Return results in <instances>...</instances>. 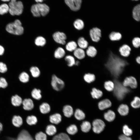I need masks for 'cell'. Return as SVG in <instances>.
<instances>
[{"mask_svg":"<svg viewBox=\"0 0 140 140\" xmlns=\"http://www.w3.org/2000/svg\"><path fill=\"white\" fill-rule=\"evenodd\" d=\"M128 64L126 61L111 52L105 66L111 76L116 79L120 76L125 67Z\"/></svg>","mask_w":140,"mask_h":140,"instance_id":"1","label":"cell"},{"mask_svg":"<svg viewBox=\"0 0 140 140\" xmlns=\"http://www.w3.org/2000/svg\"><path fill=\"white\" fill-rule=\"evenodd\" d=\"M115 85L113 94L118 101H121L123 100L127 95L130 92L131 90L128 87H124L122 82L117 80H113Z\"/></svg>","mask_w":140,"mask_h":140,"instance_id":"2","label":"cell"},{"mask_svg":"<svg viewBox=\"0 0 140 140\" xmlns=\"http://www.w3.org/2000/svg\"><path fill=\"white\" fill-rule=\"evenodd\" d=\"M31 10L34 17L45 16L49 12L50 8L45 4L38 3L32 6Z\"/></svg>","mask_w":140,"mask_h":140,"instance_id":"3","label":"cell"},{"mask_svg":"<svg viewBox=\"0 0 140 140\" xmlns=\"http://www.w3.org/2000/svg\"><path fill=\"white\" fill-rule=\"evenodd\" d=\"M6 30L9 33L17 35L22 34L24 30L21 22L18 19H16L13 22L8 24Z\"/></svg>","mask_w":140,"mask_h":140,"instance_id":"4","label":"cell"},{"mask_svg":"<svg viewBox=\"0 0 140 140\" xmlns=\"http://www.w3.org/2000/svg\"><path fill=\"white\" fill-rule=\"evenodd\" d=\"M9 12L12 15H19L22 14L24 6L22 2L17 0H10L9 4Z\"/></svg>","mask_w":140,"mask_h":140,"instance_id":"5","label":"cell"},{"mask_svg":"<svg viewBox=\"0 0 140 140\" xmlns=\"http://www.w3.org/2000/svg\"><path fill=\"white\" fill-rule=\"evenodd\" d=\"M92 130L95 133L100 134L103 132L106 127L104 122L100 119H96L92 123Z\"/></svg>","mask_w":140,"mask_h":140,"instance_id":"6","label":"cell"},{"mask_svg":"<svg viewBox=\"0 0 140 140\" xmlns=\"http://www.w3.org/2000/svg\"><path fill=\"white\" fill-rule=\"evenodd\" d=\"M51 84L52 88L57 91L62 90L65 85L64 82L55 74L52 76Z\"/></svg>","mask_w":140,"mask_h":140,"instance_id":"7","label":"cell"},{"mask_svg":"<svg viewBox=\"0 0 140 140\" xmlns=\"http://www.w3.org/2000/svg\"><path fill=\"white\" fill-rule=\"evenodd\" d=\"M125 87H130L132 89H136L138 86V82L136 78L132 76L127 77L122 82Z\"/></svg>","mask_w":140,"mask_h":140,"instance_id":"8","label":"cell"},{"mask_svg":"<svg viewBox=\"0 0 140 140\" xmlns=\"http://www.w3.org/2000/svg\"><path fill=\"white\" fill-rule=\"evenodd\" d=\"M53 37L56 43L62 45L65 44L67 36L64 32L59 31L55 32L53 35Z\"/></svg>","mask_w":140,"mask_h":140,"instance_id":"9","label":"cell"},{"mask_svg":"<svg viewBox=\"0 0 140 140\" xmlns=\"http://www.w3.org/2000/svg\"><path fill=\"white\" fill-rule=\"evenodd\" d=\"M82 0H65L66 4L72 10L76 11L81 7Z\"/></svg>","mask_w":140,"mask_h":140,"instance_id":"10","label":"cell"},{"mask_svg":"<svg viewBox=\"0 0 140 140\" xmlns=\"http://www.w3.org/2000/svg\"><path fill=\"white\" fill-rule=\"evenodd\" d=\"M101 31L99 28L95 27L90 29L89 34L92 40L95 42L99 41L101 36Z\"/></svg>","mask_w":140,"mask_h":140,"instance_id":"11","label":"cell"},{"mask_svg":"<svg viewBox=\"0 0 140 140\" xmlns=\"http://www.w3.org/2000/svg\"><path fill=\"white\" fill-rule=\"evenodd\" d=\"M112 105L111 102L109 99H105L98 102V107L100 110L103 111L111 107Z\"/></svg>","mask_w":140,"mask_h":140,"instance_id":"12","label":"cell"},{"mask_svg":"<svg viewBox=\"0 0 140 140\" xmlns=\"http://www.w3.org/2000/svg\"><path fill=\"white\" fill-rule=\"evenodd\" d=\"M62 116L59 113H56L50 116L49 120L51 124L57 125L61 121Z\"/></svg>","mask_w":140,"mask_h":140,"instance_id":"13","label":"cell"},{"mask_svg":"<svg viewBox=\"0 0 140 140\" xmlns=\"http://www.w3.org/2000/svg\"><path fill=\"white\" fill-rule=\"evenodd\" d=\"M117 110L120 115L125 116L129 114L130 109L129 106L127 104L122 103L119 106Z\"/></svg>","mask_w":140,"mask_h":140,"instance_id":"14","label":"cell"},{"mask_svg":"<svg viewBox=\"0 0 140 140\" xmlns=\"http://www.w3.org/2000/svg\"><path fill=\"white\" fill-rule=\"evenodd\" d=\"M104 119L108 122H111L114 121L116 117L115 113L113 110H109L103 114Z\"/></svg>","mask_w":140,"mask_h":140,"instance_id":"15","label":"cell"},{"mask_svg":"<svg viewBox=\"0 0 140 140\" xmlns=\"http://www.w3.org/2000/svg\"><path fill=\"white\" fill-rule=\"evenodd\" d=\"M23 108L26 110L30 111L32 110L34 107V104L33 101L30 99H26L22 101Z\"/></svg>","mask_w":140,"mask_h":140,"instance_id":"16","label":"cell"},{"mask_svg":"<svg viewBox=\"0 0 140 140\" xmlns=\"http://www.w3.org/2000/svg\"><path fill=\"white\" fill-rule=\"evenodd\" d=\"M62 112L64 116L66 118H70L73 115L74 111L72 107L70 105L64 106L62 109Z\"/></svg>","mask_w":140,"mask_h":140,"instance_id":"17","label":"cell"},{"mask_svg":"<svg viewBox=\"0 0 140 140\" xmlns=\"http://www.w3.org/2000/svg\"><path fill=\"white\" fill-rule=\"evenodd\" d=\"M92 127L90 122L86 120L82 121L80 125V130L85 133L89 132L91 130Z\"/></svg>","mask_w":140,"mask_h":140,"instance_id":"18","label":"cell"},{"mask_svg":"<svg viewBox=\"0 0 140 140\" xmlns=\"http://www.w3.org/2000/svg\"><path fill=\"white\" fill-rule=\"evenodd\" d=\"M131 48L128 45L124 44L119 48V51L120 54L122 56L127 57L130 54Z\"/></svg>","mask_w":140,"mask_h":140,"instance_id":"19","label":"cell"},{"mask_svg":"<svg viewBox=\"0 0 140 140\" xmlns=\"http://www.w3.org/2000/svg\"><path fill=\"white\" fill-rule=\"evenodd\" d=\"M45 133L48 136H53L57 133L56 127L52 124L47 125L45 128Z\"/></svg>","mask_w":140,"mask_h":140,"instance_id":"20","label":"cell"},{"mask_svg":"<svg viewBox=\"0 0 140 140\" xmlns=\"http://www.w3.org/2000/svg\"><path fill=\"white\" fill-rule=\"evenodd\" d=\"M90 94L93 99H98L101 98L103 94L102 91L95 87H93L92 88Z\"/></svg>","mask_w":140,"mask_h":140,"instance_id":"21","label":"cell"},{"mask_svg":"<svg viewBox=\"0 0 140 140\" xmlns=\"http://www.w3.org/2000/svg\"><path fill=\"white\" fill-rule=\"evenodd\" d=\"M23 123L22 117L20 116L14 115L12 119V123L15 127L19 128L22 125Z\"/></svg>","mask_w":140,"mask_h":140,"instance_id":"22","label":"cell"},{"mask_svg":"<svg viewBox=\"0 0 140 140\" xmlns=\"http://www.w3.org/2000/svg\"><path fill=\"white\" fill-rule=\"evenodd\" d=\"M52 140H71L69 135L65 132H60L53 136Z\"/></svg>","mask_w":140,"mask_h":140,"instance_id":"23","label":"cell"},{"mask_svg":"<svg viewBox=\"0 0 140 140\" xmlns=\"http://www.w3.org/2000/svg\"><path fill=\"white\" fill-rule=\"evenodd\" d=\"M74 116L75 118L78 121L84 120L86 117L85 113L80 109H77L74 113Z\"/></svg>","mask_w":140,"mask_h":140,"instance_id":"24","label":"cell"},{"mask_svg":"<svg viewBox=\"0 0 140 140\" xmlns=\"http://www.w3.org/2000/svg\"><path fill=\"white\" fill-rule=\"evenodd\" d=\"M39 109L40 113L43 114H48L51 110L50 106L46 102L42 103L40 106Z\"/></svg>","mask_w":140,"mask_h":140,"instance_id":"25","label":"cell"},{"mask_svg":"<svg viewBox=\"0 0 140 140\" xmlns=\"http://www.w3.org/2000/svg\"><path fill=\"white\" fill-rule=\"evenodd\" d=\"M73 54L76 58L80 60L83 59L85 56L84 51L80 48H77L74 51Z\"/></svg>","mask_w":140,"mask_h":140,"instance_id":"26","label":"cell"},{"mask_svg":"<svg viewBox=\"0 0 140 140\" xmlns=\"http://www.w3.org/2000/svg\"><path fill=\"white\" fill-rule=\"evenodd\" d=\"M66 131L68 135H73L77 133L78 129L76 125L72 124L69 125L66 128Z\"/></svg>","mask_w":140,"mask_h":140,"instance_id":"27","label":"cell"},{"mask_svg":"<svg viewBox=\"0 0 140 140\" xmlns=\"http://www.w3.org/2000/svg\"><path fill=\"white\" fill-rule=\"evenodd\" d=\"M22 98L17 95L12 96L11 98V102L12 104L15 106H18L22 103Z\"/></svg>","mask_w":140,"mask_h":140,"instance_id":"28","label":"cell"},{"mask_svg":"<svg viewBox=\"0 0 140 140\" xmlns=\"http://www.w3.org/2000/svg\"><path fill=\"white\" fill-rule=\"evenodd\" d=\"M83 78L86 82L90 83L95 81L96 76L93 73H88L84 75Z\"/></svg>","mask_w":140,"mask_h":140,"instance_id":"29","label":"cell"},{"mask_svg":"<svg viewBox=\"0 0 140 140\" xmlns=\"http://www.w3.org/2000/svg\"><path fill=\"white\" fill-rule=\"evenodd\" d=\"M65 53V50L62 47H59L55 51L54 56L56 58L61 59L64 56Z\"/></svg>","mask_w":140,"mask_h":140,"instance_id":"30","label":"cell"},{"mask_svg":"<svg viewBox=\"0 0 140 140\" xmlns=\"http://www.w3.org/2000/svg\"><path fill=\"white\" fill-rule=\"evenodd\" d=\"M140 5L138 4L135 6L132 11V16L135 20L138 21L140 20Z\"/></svg>","mask_w":140,"mask_h":140,"instance_id":"31","label":"cell"},{"mask_svg":"<svg viewBox=\"0 0 140 140\" xmlns=\"http://www.w3.org/2000/svg\"><path fill=\"white\" fill-rule=\"evenodd\" d=\"M104 87L105 89L107 91L112 92L114 88V82L111 80L106 81L104 83Z\"/></svg>","mask_w":140,"mask_h":140,"instance_id":"32","label":"cell"},{"mask_svg":"<svg viewBox=\"0 0 140 140\" xmlns=\"http://www.w3.org/2000/svg\"><path fill=\"white\" fill-rule=\"evenodd\" d=\"M26 121L28 124L32 126L36 124L38 122V119L36 116L32 115L27 116L26 118Z\"/></svg>","mask_w":140,"mask_h":140,"instance_id":"33","label":"cell"},{"mask_svg":"<svg viewBox=\"0 0 140 140\" xmlns=\"http://www.w3.org/2000/svg\"><path fill=\"white\" fill-rule=\"evenodd\" d=\"M77 44L80 48L83 49L88 47V43L84 37H81L78 39Z\"/></svg>","mask_w":140,"mask_h":140,"instance_id":"34","label":"cell"},{"mask_svg":"<svg viewBox=\"0 0 140 140\" xmlns=\"http://www.w3.org/2000/svg\"><path fill=\"white\" fill-rule=\"evenodd\" d=\"M130 105L132 108L135 109H137L140 106V99L138 96H135L130 102Z\"/></svg>","mask_w":140,"mask_h":140,"instance_id":"35","label":"cell"},{"mask_svg":"<svg viewBox=\"0 0 140 140\" xmlns=\"http://www.w3.org/2000/svg\"><path fill=\"white\" fill-rule=\"evenodd\" d=\"M66 50L69 52L74 51L77 48V44L74 41H71L68 42L66 45Z\"/></svg>","mask_w":140,"mask_h":140,"instance_id":"36","label":"cell"},{"mask_svg":"<svg viewBox=\"0 0 140 140\" xmlns=\"http://www.w3.org/2000/svg\"><path fill=\"white\" fill-rule=\"evenodd\" d=\"M97 50L96 48L92 46H89L88 47L86 51L87 55L90 57H94L97 53Z\"/></svg>","mask_w":140,"mask_h":140,"instance_id":"37","label":"cell"},{"mask_svg":"<svg viewBox=\"0 0 140 140\" xmlns=\"http://www.w3.org/2000/svg\"><path fill=\"white\" fill-rule=\"evenodd\" d=\"M121 34L119 32H112L109 35L110 39L112 41L119 40L122 38Z\"/></svg>","mask_w":140,"mask_h":140,"instance_id":"38","label":"cell"},{"mask_svg":"<svg viewBox=\"0 0 140 140\" xmlns=\"http://www.w3.org/2000/svg\"><path fill=\"white\" fill-rule=\"evenodd\" d=\"M41 93V91L40 89L35 88L32 90L31 92V95L33 99L39 100L42 97Z\"/></svg>","mask_w":140,"mask_h":140,"instance_id":"39","label":"cell"},{"mask_svg":"<svg viewBox=\"0 0 140 140\" xmlns=\"http://www.w3.org/2000/svg\"><path fill=\"white\" fill-rule=\"evenodd\" d=\"M122 132L124 135L129 137L132 136L133 133L132 130L126 124L123 125L122 127Z\"/></svg>","mask_w":140,"mask_h":140,"instance_id":"40","label":"cell"},{"mask_svg":"<svg viewBox=\"0 0 140 140\" xmlns=\"http://www.w3.org/2000/svg\"><path fill=\"white\" fill-rule=\"evenodd\" d=\"M35 44L38 46H43L46 43V40L45 38L41 36L37 37L35 40Z\"/></svg>","mask_w":140,"mask_h":140,"instance_id":"41","label":"cell"},{"mask_svg":"<svg viewBox=\"0 0 140 140\" xmlns=\"http://www.w3.org/2000/svg\"><path fill=\"white\" fill-rule=\"evenodd\" d=\"M73 25L75 28L78 30H82L84 27L83 21L80 19H78L75 20L74 22Z\"/></svg>","mask_w":140,"mask_h":140,"instance_id":"42","label":"cell"},{"mask_svg":"<svg viewBox=\"0 0 140 140\" xmlns=\"http://www.w3.org/2000/svg\"><path fill=\"white\" fill-rule=\"evenodd\" d=\"M65 59L69 67H71L75 65V60L72 56L71 55H67L65 57Z\"/></svg>","mask_w":140,"mask_h":140,"instance_id":"43","label":"cell"},{"mask_svg":"<svg viewBox=\"0 0 140 140\" xmlns=\"http://www.w3.org/2000/svg\"><path fill=\"white\" fill-rule=\"evenodd\" d=\"M30 71L32 76L34 78L38 77L40 74V72L39 68L36 66H32L31 67Z\"/></svg>","mask_w":140,"mask_h":140,"instance_id":"44","label":"cell"},{"mask_svg":"<svg viewBox=\"0 0 140 140\" xmlns=\"http://www.w3.org/2000/svg\"><path fill=\"white\" fill-rule=\"evenodd\" d=\"M34 139L35 140H47V136L46 133L40 131L36 134Z\"/></svg>","mask_w":140,"mask_h":140,"instance_id":"45","label":"cell"},{"mask_svg":"<svg viewBox=\"0 0 140 140\" xmlns=\"http://www.w3.org/2000/svg\"><path fill=\"white\" fill-rule=\"evenodd\" d=\"M19 78L21 82L25 83L29 81V76L27 73L25 72H23L19 75Z\"/></svg>","mask_w":140,"mask_h":140,"instance_id":"46","label":"cell"},{"mask_svg":"<svg viewBox=\"0 0 140 140\" xmlns=\"http://www.w3.org/2000/svg\"><path fill=\"white\" fill-rule=\"evenodd\" d=\"M9 5L5 3L1 4L0 5V15H3L9 12Z\"/></svg>","mask_w":140,"mask_h":140,"instance_id":"47","label":"cell"},{"mask_svg":"<svg viewBox=\"0 0 140 140\" xmlns=\"http://www.w3.org/2000/svg\"><path fill=\"white\" fill-rule=\"evenodd\" d=\"M132 43L133 46L138 48L140 46V39L138 37H135L133 38L132 41Z\"/></svg>","mask_w":140,"mask_h":140,"instance_id":"48","label":"cell"},{"mask_svg":"<svg viewBox=\"0 0 140 140\" xmlns=\"http://www.w3.org/2000/svg\"><path fill=\"white\" fill-rule=\"evenodd\" d=\"M8 84L6 79L4 78H0V88H5L8 86Z\"/></svg>","mask_w":140,"mask_h":140,"instance_id":"49","label":"cell"},{"mask_svg":"<svg viewBox=\"0 0 140 140\" xmlns=\"http://www.w3.org/2000/svg\"><path fill=\"white\" fill-rule=\"evenodd\" d=\"M7 71V68L6 65L2 62H0V72L4 73Z\"/></svg>","mask_w":140,"mask_h":140,"instance_id":"50","label":"cell"},{"mask_svg":"<svg viewBox=\"0 0 140 140\" xmlns=\"http://www.w3.org/2000/svg\"><path fill=\"white\" fill-rule=\"evenodd\" d=\"M118 138L119 140H132L131 137L126 136L122 134L118 136Z\"/></svg>","mask_w":140,"mask_h":140,"instance_id":"51","label":"cell"},{"mask_svg":"<svg viewBox=\"0 0 140 140\" xmlns=\"http://www.w3.org/2000/svg\"><path fill=\"white\" fill-rule=\"evenodd\" d=\"M4 49L3 47L0 45V55H2L4 52Z\"/></svg>","mask_w":140,"mask_h":140,"instance_id":"52","label":"cell"},{"mask_svg":"<svg viewBox=\"0 0 140 140\" xmlns=\"http://www.w3.org/2000/svg\"><path fill=\"white\" fill-rule=\"evenodd\" d=\"M136 62L138 64L140 63V57L139 56L137 57L136 59Z\"/></svg>","mask_w":140,"mask_h":140,"instance_id":"53","label":"cell"},{"mask_svg":"<svg viewBox=\"0 0 140 140\" xmlns=\"http://www.w3.org/2000/svg\"><path fill=\"white\" fill-rule=\"evenodd\" d=\"M3 129V125L0 122V134L2 131Z\"/></svg>","mask_w":140,"mask_h":140,"instance_id":"54","label":"cell"},{"mask_svg":"<svg viewBox=\"0 0 140 140\" xmlns=\"http://www.w3.org/2000/svg\"><path fill=\"white\" fill-rule=\"evenodd\" d=\"M44 0H35L36 2L37 3H40L42 2Z\"/></svg>","mask_w":140,"mask_h":140,"instance_id":"55","label":"cell"},{"mask_svg":"<svg viewBox=\"0 0 140 140\" xmlns=\"http://www.w3.org/2000/svg\"><path fill=\"white\" fill-rule=\"evenodd\" d=\"M80 63V62L78 61H75V65L76 66H78L79 65Z\"/></svg>","mask_w":140,"mask_h":140,"instance_id":"56","label":"cell"},{"mask_svg":"<svg viewBox=\"0 0 140 140\" xmlns=\"http://www.w3.org/2000/svg\"><path fill=\"white\" fill-rule=\"evenodd\" d=\"M2 1L4 2H7L10 1V0H1Z\"/></svg>","mask_w":140,"mask_h":140,"instance_id":"57","label":"cell"},{"mask_svg":"<svg viewBox=\"0 0 140 140\" xmlns=\"http://www.w3.org/2000/svg\"><path fill=\"white\" fill-rule=\"evenodd\" d=\"M132 0L137 1V0Z\"/></svg>","mask_w":140,"mask_h":140,"instance_id":"58","label":"cell"}]
</instances>
